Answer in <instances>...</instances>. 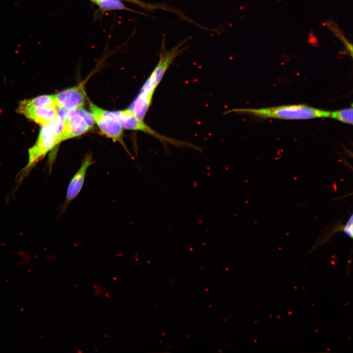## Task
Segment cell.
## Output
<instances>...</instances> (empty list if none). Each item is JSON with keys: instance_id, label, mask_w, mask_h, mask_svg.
I'll list each match as a JSON object with an SVG mask.
<instances>
[{"instance_id": "ba28073f", "label": "cell", "mask_w": 353, "mask_h": 353, "mask_svg": "<svg viewBox=\"0 0 353 353\" xmlns=\"http://www.w3.org/2000/svg\"><path fill=\"white\" fill-rule=\"evenodd\" d=\"M17 111L41 126L50 124L57 117V106L30 107Z\"/></svg>"}, {"instance_id": "8fae6325", "label": "cell", "mask_w": 353, "mask_h": 353, "mask_svg": "<svg viewBox=\"0 0 353 353\" xmlns=\"http://www.w3.org/2000/svg\"><path fill=\"white\" fill-rule=\"evenodd\" d=\"M329 117L343 123L353 124V107L330 112Z\"/></svg>"}, {"instance_id": "6da1fadb", "label": "cell", "mask_w": 353, "mask_h": 353, "mask_svg": "<svg viewBox=\"0 0 353 353\" xmlns=\"http://www.w3.org/2000/svg\"><path fill=\"white\" fill-rule=\"evenodd\" d=\"M247 114L261 118H274L283 120H304L318 118H328L330 111L324 110L304 104L281 105L261 108H235L229 110L230 113Z\"/></svg>"}, {"instance_id": "4fadbf2b", "label": "cell", "mask_w": 353, "mask_h": 353, "mask_svg": "<svg viewBox=\"0 0 353 353\" xmlns=\"http://www.w3.org/2000/svg\"><path fill=\"white\" fill-rule=\"evenodd\" d=\"M353 214H351L349 218L348 219L346 225H345L343 231L344 233L350 238L353 237Z\"/></svg>"}, {"instance_id": "30bf717a", "label": "cell", "mask_w": 353, "mask_h": 353, "mask_svg": "<svg viewBox=\"0 0 353 353\" xmlns=\"http://www.w3.org/2000/svg\"><path fill=\"white\" fill-rule=\"evenodd\" d=\"M97 5L103 11L126 10H131L121 1V0H91Z\"/></svg>"}, {"instance_id": "8992f818", "label": "cell", "mask_w": 353, "mask_h": 353, "mask_svg": "<svg viewBox=\"0 0 353 353\" xmlns=\"http://www.w3.org/2000/svg\"><path fill=\"white\" fill-rule=\"evenodd\" d=\"M94 163L92 154H87L82 160L80 168L70 181L65 201L61 207L62 212L65 211L69 203L80 193L84 182L87 170Z\"/></svg>"}, {"instance_id": "7a4b0ae2", "label": "cell", "mask_w": 353, "mask_h": 353, "mask_svg": "<svg viewBox=\"0 0 353 353\" xmlns=\"http://www.w3.org/2000/svg\"><path fill=\"white\" fill-rule=\"evenodd\" d=\"M59 143L58 136L50 124L42 126L35 144L28 150V163L19 173L17 180L22 181L37 163Z\"/></svg>"}, {"instance_id": "9c48e42d", "label": "cell", "mask_w": 353, "mask_h": 353, "mask_svg": "<svg viewBox=\"0 0 353 353\" xmlns=\"http://www.w3.org/2000/svg\"><path fill=\"white\" fill-rule=\"evenodd\" d=\"M57 106L54 95H44L20 102L17 110L39 106Z\"/></svg>"}, {"instance_id": "3957f363", "label": "cell", "mask_w": 353, "mask_h": 353, "mask_svg": "<svg viewBox=\"0 0 353 353\" xmlns=\"http://www.w3.org/2000/svg\"><path fill=\"white\" fill-rule=\"evenodd\" d=\"M122 126L127 129L140 130L159 140L164 144H170L177 147H187L201 151V148L191 143L171 138L162 135L149 127L143 121L139 120L129 109L113 112Z\"/></svg>"}, {"instance_id": "5b68a950", "label": "cell", "mask_w": 353, "mask_h": 353, "mask_svg": "<svg viewBox=\"0 0 353 353\" xmlns=\"http://www.w3.org/2000/svg\"><path fill=\"white\" fill-rule=\"evenodd\" d=\"M89 101V107L101 133L114 142L118 141L125 147L122 140L123 126L113 112L105 110Z\"/></svg>"}, {"instance_id": "52a82bcc", "label": "cell", "mask_w": 353, "mask_h": 353, "mask_svg": "<svg viewBox=\"0 0 353 353\" xmlns=\"http://www.w3.org/2000/svg\"><path fill=\"white\" fill-rule=\"evenodd\" d=\"M54 97L58 107L69 111L81 108L86 100L83 83L60 91Z\"/></svg>"}, {"instance_id": "277c9868", "label": "cell", "mask_w": 353, "mask_h": 353, "mask_svg": "<svg viewBox=\"0 0 353 353\" xmlns=\"http://www.w3.org/2000/svg\"><path fill=\"white\" fill-rule=\"evenodd\" d=\"M94 124L92 113L82 107L69 110L63 121L61 141L83 134L89 130Z\"/></svg>"}, {"instance_id": "7c38bea8", "label": "cell", "mask_w": 353, "mask_h": 353, "mask_svg": "<svg viewBox=\"0 0 353 353\" xmlns=\"http://www.w3.org/2000/svg\"><path fill=\"white\" fill-rule=\"evenodd\" d=\"M126 0L130 2L134 3L139 6H140L143 8H147L149 9H157V8H160V9H163L166 10H167V9L168 8V7H165V6L163 5L162 6L161 5H152L151 4L146 3L142 1H139L138 0Z\"/></svg>"}]
</instances>
